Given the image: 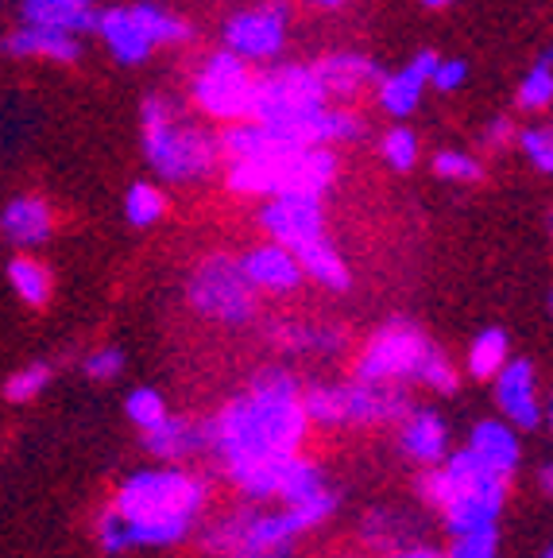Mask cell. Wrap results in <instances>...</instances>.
<instances>
[{
    "label": "cell",
    "instance_id": "11",
    "mask_svg": "<svg viewBox=\"0 0 553 558\" xmlns=\"http://www.w3.org/2000/svg\"><path fill=\"white\" fill-rule=\"evenodd\" d=\"M291 35V4L286 0H263L241 9L221 24V47L241 54L244 62H275Z\"/></svg>",
    "mask_w": 553,
    "mask_h": 558
},
{
    "label": "cell",
    "instance_id": "37",
    "mask_svg": "<svg viewBox=\"0 0 553 558\" xmlns=\"http://www.w3.org/2000/svg\"><path fill=\"white\" fill-rule=\"evenodd\" d=\"M47 380H51V365H44V361H35V365H24L20 373L9 376V384H4V400H12V403L35 400V396H39L47 388Z\"/></svg>",
    "mask_w": 553,
    "mask_h": 558
},
{
    "label": "cell",
    "instance_id": "23",
    "mask_svg": "<svg viewBox=\"0 0 553 558\" xmlns=\"http://www.w3.org/2000/svg\"><path fill=\"white\" fill-rule=\"evenodd\" d=\"M20 12H24V24L59 27L70 35H86L97 24L94 0H20Z\"/></svg>",
    "mask_w": 553,
    "mask_h": 558
},
{
    "label": "cell",
    "instance_id": "31",
    "mask_svg": "<svg viewBox=\"0 0 553 558\" xmlns=\"http://www.w3.org/2000/svg\"><path fill=\"white\" fill-rule=\"evenodd\" d=\"M553 101V70H550V51L538 54V62L527 70V78L519 82V94H515V105L523 113H542Z\"/></svg>",
    "mask_w": 553,
    "mask_h": 558
},
{
    "label": "cell",
    "instance_id": "2",
    "mask_svg": "<svg viewBox=\"0 0 553 558\" xmlns=\"http://www.w3.org/2000/svg\"><path fill=\"white\" fill-rule=\"evenodd\" d=\"M206 505V485L182 470L132 473L113 500L128 527L132 547H171L191 535L194 515Z\"/></svg>",
    "mask_w": 553,
    "mask_h": 558
},
{
    "label": "cell",
    "instance_id": "39",
    "mask_svg": "<svg viewBox=\"0 0 553 558\" xmlns=\"http://www.w3.org/2000/svg\"><path fill=\"white\" fill-rule=\"evenodd\" d=\"M495 547H500V532L492 523V527H476V532L457 535L445 558H495Z\"/></svg>",
    "mask_w": 553,
    "mask_h": 558
},
{
    "label": "cell",
    "instance_id": "7",
    "mask_svg": "<svg viewBox=\"0 0 553 558\" xmlns=\"http://www.w3.org/2000/svg\"><path fill=\"white\" fill-rule=\"evenodd\" d=\"M294 535H303L294 508H283V512L244 508L209 527L206 550L213 558H286Z\"/></svg>",
    "mask_w": 553,
    "mask_h": 558
},
{
    "label": "cell",
    "instance_id": "45",
    "mask_svg": "<svg viewBox=\"0 0 553 558\" xmlns=\"http://www.w3.org/2000/svg\"><path fill=\"white\" fill-rule=\"evenodd\" d=\"M310 9H321V12H333V9H345L348 0H306Z\"/></svg>",
    "mask_w": 553,
    "mask_h": 558
},
{
    "label": "cell",
    "instance_id": "44",
    "mask_svg": "<svg viewBox=\"0 0 553 558\" xmlns=\"http://www.w3.org/2000/svg\"><path fill=\"white\" fill-rule=\"evenodd\" d=\"M388 558H445V555L433 547H398V550H391Z\"/></svg>",
    "mask_w": 553,
    "mask_h": 558
},
{
    "label": "cell",
    "instance_id": "34",
    "mask_svg": "<svg viewBox=\"0 0 553 558\" xmlns=\"http://www.w3.org/2000/svg\"><path fill=\"white\" fill-rule=\"evenodd\" d=\"M380 151L391 171H410V167L418 163V136L407 124H395V129H388V136H383Z\"/></svg>",
    "mask_w": 553,
    "mask_h": 558
},
{
    "label": "cell",
    "instance_id": "16",
    "mask_svg": "<svg viewBox=\"0 0 553 558\" xmlns=\"http://www.w3.org/2000/svg\"><path fill=\"white\" fill-rule=\"evenodd\" d=\"M438 59L441 54H433V51H418L403 70L383 74L380 86H376L383 113L395 117V121L415 113L418 105H422V94H426V86H430V74H433V66H438Z\"/></svg>",
    "mask_w": 553,
    "mask_h": 558
},
{
    "label": "cell",
    "instance_id": "4",
    "mask_svg": "<svg viewBox=\"0 0 553 558\" xmlns=\"http://www.w3.org/2000/svg\"><path fill=\"white\" fill-rule=\"evenodd\" d=\"M418 493H422L426 505L445 512L453 535H465L476 532V527H492L500 520L503 500H507V477L492 473L468 450H460L441 470L422 473Z\"/></svg>",
    "mask_w": 553,
    "mask_h": 558
},
{
    "label": "cell",
    "instance_id": "6",
    "mask_svg": "<svg viewBox=\"0 0 553 558\" xmlns=\"http://www.w3.org/2000/svg\"><path fill=\"white\" fill-rule=\"evenodd\" d=\"M306 423L325 427H372L407 415L410 400L403 388L388 380H348V384H318L303 392Z\"/></svg>",
    "mask_w": 553,
    "mask_h": 558
},
{
    "label": "cell",
    "instance_id": "22",
    "mask_svg": "<svg viewBox=\"0 0 553 558\" xmlns=\"http://www.w3.org/2000/svg\"><path fill=\"white\" fill-rule=\"evenodd\" d=\"M403 450L407 458L422 465H438L450 450V430H445V418L430 408H418L410 415H403Z\"/></svg>",
    "mask_w": 553,
    "mask_h": 558
},
{
    "label": "cell",
    "instance_id": "40",
    "mask_svg": "<svg viewBox=\"0 0 553 558\" xmlns=\"http://www.w3.org/2000/svg\"><path fill=\"white\" fill-rule=\"evenodd\" d=\"M97 543H101L105 555H121V550L132 547L128 527H124V520L113 512V508H109V512H105L101 520H97Z\"/></svg>",
    "mask_w": 553,
    "mask_h": 558
},
{
    "label": "cell",
    "instance_id": "5",
    "mask_svg": "<svg viewBox=\"0 0 553 558\" xmlns=\"http://www.w3.org/2000/svg\"><path fill=\"white\" fill-rule=\"evenodd\" d=\"M333 148H279L256 159H229L225 186L236 198H275V194H329L337 183Z\"/></svg>",
    "mask_w": 553,
    "mask_h": 558
},
{
    "label": "cell",
    "instance_id": "28",
    "mask_svg": "<svg viewBox=\"0 0 553 558\" xmlns=\"http://www.w3.org/2000/svg\"><path fill=\"white\" fill-rule=\"evenodd\" d=\"M9 283L27 306H47V299H51V271L35 256H16L9 264Z\"/></svg>",
    "mask_w": 553,
    "mask_h": 558
},
{
    "label": "cell",
    "instance_id": "35",
    "mask_svg": "<svg viewBox=\"0 0 553 558\" xmlns=\"http://www.w3.org/2000/svg\"><path fill=\"white\" fill-rule=\"evenodd\" d=\"M433 171H438V179H450V183H480V179H484L480 159H472L468 151H457V148L438 151V156H433Z\"/></svg>",
    "mask_w": 553,
    "mask_h": 558
},
{
    "label": "cell",
    "instance_id": "9",
    "mask_svg": "<svg viewBox=\"0 0 553 558\" xmlns=\"http://www.w3.org/2000/svg\"><path fill=\"white\" fill-rule=\"evenodd\" d=\"M251 89H256V70L233 51H209L201 66L194 70L191 101L201 117L217 124L244 121L251 109Z\"/></svg>",
    "mask_w": 553,
    "mask_h": 558
},
{
    "label": "cell",
    "instance_id": "15",
    "mask_svg": "<svg viewBox=\"0 0 553 558\" xmlns=\"http://www.w3.org/2000/svg\"><path fill=\"white\" fill-rule=\"evenodd\" d=\"M492 380H495V403H500L503 418H507L511 427L534 430L542 423L534 365L530 361H503V368Z\"/></svg>",
    "mask_w": 553,
    "mask_h": 558
},
{
    "label": "cell",
    "instance_id": "8",
    "mask_svg": "<svg viewBox=\"0 0 553 558\" xmlns=\"http://www.w3.org/2000/svg\"><path fill=\"white\" fill-rule=\"evenodd\" d=\"M186 299L209 323L244 326L256 318V288L241 271V260L229 253H209L186 279Z\"/></svg>",
    "mask_w": 553,
    "mask_h": 558
},
{
    "label": "cell",
    "instance_id": "26",
    "mask_svg": "<svg viewBox=\"0 0 553 558\" xmlns=\"http://www.w3.org/2000/svg\"><path fill=\"white\" fill-rule=\"evenodd\" d=\"M144 442H147V450L156 453V458H163V462H182V458H191V453L206 442V435L194 430L191 423L167 415L163 423H156L151 430H144Z\"/></svg>",
    "mask_w": 553,
    "mask_h": 558
},
{
    "label": "cell",
    "instance_id": "20",
    "mask_svg": "<svg viewBox=\"0 0 553 558\" xmlns=\"http://www.w3.org/2000/svg\"><path fill=\"white\" fill-rule=\"evenodd\" d=\"M465 450L472 453L480 465L500 473V477H511V473L519 470V458H523L519 435H515V427H511L507 418H484V423H476Z\"/></svg>",
    "mask_w": 553,
    "mask_h": 558
},
{
    "label": "cell",
    "instance_id": "21",
    "mask_svg": "<svg viewBox=\"0 0 553 558\" xmlns=\"http://www.w3.org/2000/svg\"><path fill=\"white\" fill-rule=\"evenodd\" d=\"M4 54H12V59H47L70 66V62L82 59V39L70 32H59V27L24 24L20 32H12L4 39Z\"/></svg>",
    "mask_w": 553,
    "mask_h": 558
},
{
    "label": "cell",
    "instance_id": "17",
    "mask_svg": "<svg viewBox=\"0 0 553 558\" xmlns=\"http://www.w3.org/2000/svg\"><path fill=\"white\" fill-rule=\"evenodd\" d=\"M236 260H241V271L251 288L268 291V295H291V291L303 283V268H298L294 253L275 241L256 244V248H248V253L236 256Z\"/></svg>",
    "mask_w": 553,
    "mask_h": 558
},
{
    "label": "cell",
    "instance_id": "24",
    "mask_svg": "<svg viewBox=\"0 0 553 558\" xmlns=\"http://www.w3.org/2000/svg\"><path fill=\"white\" fill-rule=\"evenodd\" d=\"M291 253H294V260H298V268H303V276L318 279L321 288H329V291H348L353 276H348L337 248L325 241V233L310 236V241H303L298 248H291Z\"/></svg>",
    "mask_w": 553,
    "mask_h": 558
},
{
    "label": "cell",
    "instance_id": "13",
    "mask_svg": "<svg viewBox=\"0 0 553 558\" xmlns=\"http://www.w3.org/2000/svg\"><path fill=\"white\" fill-rule=\"evenodd\" d=\"M260 229L268 241L298 248L310 236L325 233V206L314 194H275L260 206Z\"/></svg>",
    "mask_w": 553,
    "mask_h": 558
},
{
    "label": "cell",
    "instance_id": "14",
    "mask_svg": "<svg viewBox=\"0 0 553 558\" xmlns=\"http://www.w3.org/2000/svg\"><path fill=\"white\" fill-rule=\"evenodd\" d=\"M314 74H318L329 101H341V105L360 101V97L380 86V78H383V70L376 66L368 54H356V51L325 54V59L314 62Z\"/></svg>",
    "mask_w": 553,
    "mask_h": 558
},
{
    "label": "cell",
    "instance_id": "43",
    "mask_svg": "<svg viewBox=\"0 0 553 558\" xmlns=\"http://www.w3.org/2000/svg\"><path fill=\"white\" fill-rule=\"evenodd\" d=\"M515 140V121L511 117H495V121H488L484 129V148L488 151H503Z\"/></svg>",
    "mask_w": 553,
    "mask_h": 558
},
{
    "label": "cell",
    "instance_id": "30",
    "mask_svg": "<svg viewBox=\"0 0 553 558\" xmlns=\"http://www.w3.org/2000/svg\"><path fill=\"white\" fill-rule=\"evenodd\" d=\"M271 338L283 349H294V353H337L345 345V333L341 330H321V326H279L271 330Z\"/></svg>",
    "mask_w": 553,
    "mask_h": 558
},
{
    "label": "cell",
    "instance_id": "27",
    "mask_svg": "<svg viewBox=\"0 0 553 558\" xmlns=\"http://www.w3.org/2000/svg\"><path fill=\"white\" fill-rule=\"evenodd\" d=\"M507 349H511L507 330H500V326L480 330L472 338V345H468V373H472L476 380H492L503 368V361H507Z\"/></svg>",
    "mask_w": 553,
    "mask_h": 558
},
{
    "label": "cell",
    "instance_id": "36",
    "mask_svg": "<svg viewBox=\"0 0 553 558\" xmlns=\"http://www.w3.org/2000/svg\"><path fill=\"white\" fill-rule=\"evenodd\" d=\"M124 411H128V418L136 423L139 430H151L156 423H163L171 411H167L163 396L156 392V388H136V392H128V400H124Z\"/></svg>",
    "mask_w": 553,
    "mask_h": 558
},
{
    "label": "cell",
    "instance_id": "46",
    "mask_svg": "<svg viewBox=\"0 0 553 558\" xmlns=\"http://www.w3.org/2000/svg\"><path fill=\"white\" fill-rule=\"evenodd\" d=\"M426 9H445V4H453V0H422Z\"/></svg>",
    "mask_w": 553,
    "mask_h": 558
},
{
    "label": "cell",
    "instance_id": "41",
    "mask_svg": "<svg viewBox=\"0 0 553 558\" xmlns=\"http://www.w3.org/2000/svg\"><path fill=\"white\" fill-rule=\"evenodd\" d=\"M465 78H468L465 59H438V66H433V74H430V86L441 89V94H457V89L465 86Z\"/></svg>",
    "mask_w": 553,
    "mask_h": 558
},
{
    "label": "cell",
    "instance_id": "3",
    "mask_svg": "<svg viewBox=\"0 0 553 558\" xmlns=\"http://www.w3.org/2000/svg\"><path fill=\"white\" fill-rule=\"evenodd\" d=\"M139 129H144L147 163L163 183H198L221 163L217 132L186 121L171 97H147L139 105Z\"/></svg>",
    "mask_w": 553,
    "mask_h": 558
},
{
    "label": "cell",
    "instance_id": "32",
    "mask_svg": "<svg viewBox=\"0 0 553 558\" xmlns=\"http://www.w3.org/2000/svg\"><path fill=\"white\" fill-rule=\"evenodd\" d=\"M163 214H167V194L159 191L156 183L128 186V194H124V218H128V226L147 229V226H156Z\"/></svg>",
    "mask_w": 553,
    "mask_h": 558
},
{
    "label": "cell",
    "instance_id": "12",
    "mask_svg": "<svg viewBox=\"0 0 553 558\" xmlns=\"http://www.w3.org/2000/svg\"><path fill=\"white\" fill-rule=\"evenodd\" d=\"M430 349V338L415 323L395 318L368 338L360 361H356V380H410V376H418V365L426 361Z\"/></svg>",
    "mask_w": 553,
    "mask_h": 558
},
{
    "label": "cell",
    "instance_id": "38",
    "mask_svg": "<svg viewBox=\"0 0 553 558\" xmlns=\"http://www.w3.org/2000/svg\"><path fill=\"white\" fill-rule=\"evenodd\" d=\"M415 380H422L426 388H433V392H457V368H453V361L445 357L441 349H430V353H426Z\"/></svg>",
    "mask_w": 553,
    "mask_h": 558
},
{
    "label": "cell",
    "instance_id": "19",
    "mask_svg": "<svg viewBox=\"0 0 553 558\" xmlns=\"http://www.w3.org/2000/svg\"><path fill=\"white\" fill-rule=\"evenodd\" d=\"M94 32L101 35V44L109 47V54H113L116 62H124V66H144V62L156 54V44L139 32V24L132 20L128 4L97 12Z\"/></svg>",
    "mask_w": 553,
    "mask_h": 558
},
{
    "label": "cell",
    "instance_id": "47",
    "mask_svg": "<svg viewBox=\"0 0 553 558\" xmlns=\"http://www.w3.org/2000/svg\"><path fill=\"white\" fill-rule=\"evenodd\" d=\"M542 558H550V555H542Z\"/></svg>",
    "mask_w": 553,
    "mask_h": 558
},
{
    "label": "cell",
    "instance_id": "29",
    "mask_svg": "<svg viewBox=\"0 0 553 558\" xmlns=\"http://www.w3.org/2000/svg\"><path fill=\"white\" fill-rule=\"evenodd\" d=\"M318 488H325V477H321V470L314 462H306V458H298V453H291L283 465V481H279V497L275 500H286V505H298V500L314 497Z\"/></svg>",
    "mask_w": 553,
    "mask_h": 558
},
{
    "label": "cell",
    "instance_id": "33",
    "mask_svg": "<svg viewBox=\"0 0 553 558\" xmlns=\"http://www.w3.org/2000/svg\"><path fill=\"white\" fill-rule=\"evenodd\" d=\"M519 140V151L527 156V163L534 171L550 174L553 171V129L550 124H527V129H515Z\"/></svg>",
    "mask_w": 553,
    "mask_h": 558
},
{
    "label": "cell",
    "instance_id": "18",
    "mask_svg": "<svg viewBox=\"0 0 553 558\" xmlns=\"http://www.w3.org/2000/svg\"><path fill=\"white\" fill-rule=\"evenodd\" d=\"M0 233L16 248H39L54 233V209L39 194H20L0 209Z\"/></svg>",
    "mask_w": 553,
    "mask_h": 558
},
{
    "label": "cell",
    "instance_id": "1",
    "mask_svg": "<svg viewBox=\"0 0 553 558\" xmlns=\"http://www.w3.org/2000/svg\"><path fill=\"white\" fill-rule=\"evenodd\" d=\"M306 438L303 388L291 373L268 368L248 384V392L225 403V411L206 427V442L221 453V462H260L298 453Z\"/></svg>",
    "mask_w": 553,
    "mask_h": 558
},
{
    "label": "cell",
    "instance_id": "42",
    "mask_svg": "<svg viewBox=\"0 0 553 558\" xmlns=\"http://www.w3.org/2000/svg\"><path fill=\"white\" fill-rule=\"evenodd\" d=\"M124 368V353L121 349H94L86 357V376L89 380H116Z\"/></svg>",
    "mask_w": 553,
    "mask_h": 558
},
{
    "label": "cell",
    "instance_id": "10",
    "mask_svg": "<svg viewBox=\"0 0 553 558\" xmlns=\"http://www.w3.org/2000/svg\"><path fill=\"white\" fill-rule=\"evenodd\" d=\"M329 97L321 89L318 74L306 62H286V66H271L268 74H256V89H251V121L268 124V129H286V124L303 121L306 113L321 109Z\"/></svg>",
    "mask_w": 553,
    "mask_h": 558
},
{
    "label": "cell",
    "instance_id": "25",
    "mask_svg": "<svg viewBox=\"0 0 553 558\" xmlns=\"http://www.w3.org/2000/svg\"><path fill=\"white\" fill-rule=\"evenodd\" d=\"M132 20L139 24V32L151 39L156 47H182L194 39L191 20H182L179 12L163 9V4H151V0H139V4H128Z\"/></svg>",
    "mask_w": 553,
    "mask_h": 558
}]
</instances>
